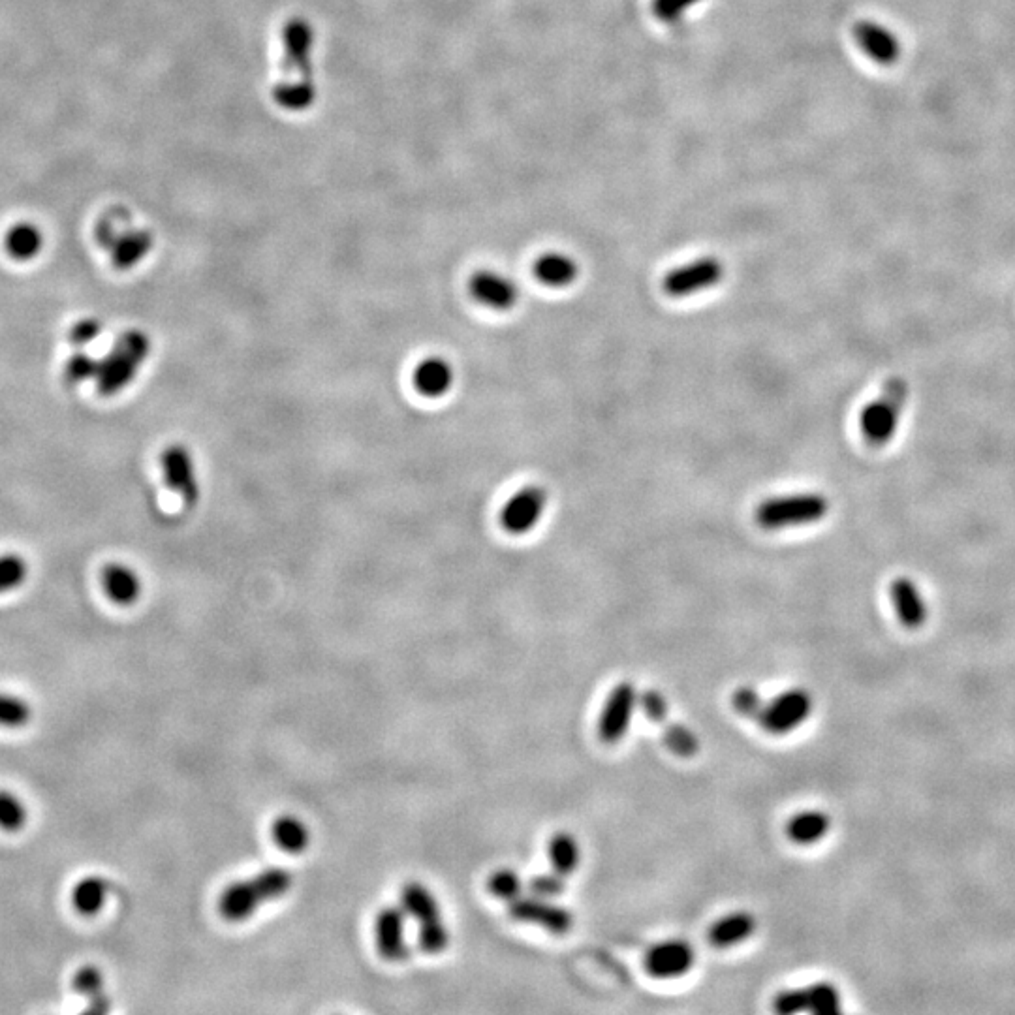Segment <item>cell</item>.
<instances>
[{"instance_id": "obj_34", "label": "cell", "mask_w": 1015, "mask_h": 1015, "mask_svg": "<svg viewBox=\"0 0 1015 1015\" xmlns=\"http://www.w3.org/2000/svg\"><path fill=\"white\" fill-rule=\"evenodd\" d=\"M664 743L668 749L672 750L673 754H677L681 758H690L700 750L698 737L683 724H670L664 730Z\"/></svg>"}, {"instance_id": "obj_29", "label": "cell", "mask_w": 1015, "mask_h": 1015, "mask_svg": "<svg viewBox=\"0 0 1015 1015\" xmlns=\"http://www.w3.org/2000/svg\"><path fill=\"white\" fill-rule=\"evenodd\" d=\"M130 226V215L123 209H111L108 215H104L96 224V241L100 247L106 250L111 249L115 239L125 232Z\"/></svg>"}, {"instance_id": "obj_1", "label": "cell", "mask_w": 1015, "mask_h": 1015, "mask_svg": "<svg viewBox=\"0 0 1015 1015\" xmlns=\"http://www.w3.org/2000/svg\"><path fill=\"white\" fill-rule=\"evenodd\" d=\"M294 880L292 875L279 867H271L247 880H239L222 891L219 912L228 922H243L256 914L264 903L284 897Z\"/></svg>"}, {"instance_id": "obj_35", "label": "cell", "mask_w": 1015, "mask_h": 1015, "mask_svg": "<svg viewBox=\"0 0 1015 1015\" xmlns=\"http://www.w3.org/2000/svg\"><path fill=\"white\" fill-rule=\"evenodd\" d=\"M98 373V360L85 352H76L70 360L66 361L64 367V380L72 386L83 384L87 380H94Z\"/></svg>"}, {"instance_id": "obj_21", "label": "cell", "mask_w": 1015, "mask_h": 1015, "mask_svg": "<svg viewBox=\"0 0 1015 1015\" xmlns=\"http://www.w3.org/2000/svg\"><path fill=\"white\" fill-rule=\"evenodd\" d=\"M536 279L551 288H566L578 281V262L563 252H547L534 262Z\"/></svg>"}, {"instance_id": "obj_10", "label": "cell", "mask_w": 1015, "mask_h": 1015, "mask_svg": "<svg viewBox=\"0 0 1015 1015\" xmlns=\"http://www.w3.org/2000/svg\"><path fill=\"white\" fill-rule=\"evenodd\" d=\"M160 465L164 472V482L170 491L179 495L187 506H194L200 499L198 470L192 453L185 446H170L160 457Z\"/></svg>"}, {"instance_id": "obj_7", "label": "cell", "mask_w": 1015, "mask_h": 1015, "mask_svg": "<svg viewBox=\"0 0 1015 1015\" xmlns=\"http://www.w3.org/2000/svg\"><path fill=\"white\" fill-rule=\"evenodd\" d=\"M547 508V491L542 485H525L506 500L500 512V525L504 531L523 536L531 532Z\"/></svg>"}, {"instance_id": "obj_14", "label": "cell", "mask_w": 1015, "mask_h": 1015, "mask_svg": "<svg viewBox=\"0 0 1015 1015\" xmlns=\"http://www.w3.org/2000/svg\"><path fill=\"white\" fill-rule=\"evenodd\" d=\"M890 600L897 619L908 630H920L929 617V608L916 581L899 576L890 583Z\"/></svg>"}, {"instance_id": "obj_26", "label": "cell", "mask_w": 1015, "mask_h": 1015, "mask_svg": "<svg viewBox=\"0 0 1015 1015\" xmlns=\"http://www.w3.org/2000/svg\"><path fill=\"white\" fill-rule=\"evenodd\" d=\"M547 856L555 873L563 876L572 875L581 861V850L576 837L568 831L555 833L547 843Z\"/></svg>"}, {"instance_id": "obj_4", "label": "cell", "mask_w": 1015, "mask_h": 1015, "mask_svg": "<svg viewBox=\"0 0 1015 1015\" xmlns=\"http://www.w3.org/2000/svg\"><path fill=\"white\" fill-rule=\"evenodd\" d=\"M906 399H908V384L905 378L891 376L884 384L880 395L869 405L863 406L859 414V431L871 446L882 448L890 444L891 438L897 435Z\"/></svg>"}, {"instance_id": "obj_37", "label": "cell", "mask_w": 1015, "mask_h": 1015, "mask_svg": "<svg viewBox=\"0 0 1015 1015\" xmlns=\"http://www.w3.org/2000/svg\"><path fill=\"white\" fill-rule=\"evenodd\" d=\"M527 888L532 895L553 899V897H559L566 890V876L559 875L555 871L546 873V875L532 876Z\"/></svg>"}, {"instance_id": "obj_27", "label": "cell", "mask_w": 1015, "mask_h": 1015, "mask_svg": "<svg viewBox=\"0 0 1015 1015\" xmlns=\"http://www.w3.org/2000/svg\"><path fill=\"white\" fill-rule=\"evenodd\" d=\"M108 882L102 876H85L72 893V903L81 916H94L102 910L108 897Z\"/></svg>"}, {"instance_id": "obj_18", "label": "cell", "mask_w": 1015, "mask_h": 1015, "mask_svg": "<svg viewBox=\"0 0 1015 1015\" xmlns=\"http://www.w3.org/2000/svg\"><path fill=\"white\" fill-rule=\"evenodd\" d=\"M153 249V235L147 230L128 226L111 245V262L117 269H132L147 258Z\"/></svg>"}, {"instance_id": "obj_9", "label": "cell", "mask_w": 1015, "mask_h": 1015, "mask_svg": "<svg viewBox=\"0 0 1015 1015\" xmlns=\"http://www.w3.org/2000/svg\"><path fill=\"white\" fill-rule=\"evenodd\" d=\"M638 705V692L632 681H623L609 692L598 720V735L604 743L615 745L625 737Z\"/></svg>"}, {"instance_id": "obj_23", "label": "cell", "mask_w": 1015, "mask_h": 1015, "mask_svg": "<svg viewBox=\"0 0 1015 1015\" xmlns=\"http://www.w3.org/2000/svg\"><path fill=\"white\" fill-rule=\"evenodd\" d=\"M74 989L83 999H87V1014H108L111 1000L104 989V974L94 965H85L74 976Z\"/></svg>"}, {"instance_id": "obj_28", "label": "cell", "mask_w": 1015, "mask_h": 1015, "mask_svg": "<svg viewBox=\"0 0 1015 1015\" xmlns=\"http://www.w3.org/2000/svg\"><path fill=\"white\" fill-rule=\"evenodd\" d=\"M29 576V564L17 553L0 555V594L19 589Z\"/></svg>"}, {"instance_id": "obj_15", "label": "cell", "mask_w": 1015, "mask_h": 1015, "mask_svg": "<svg viewBox=\"0 0 1015 1015\" xmlns=\"http://www.w3.org/2000/svg\"><path fill=\"white\" fill-rule=\"evenodd\" d=\"M854 38L861 51L878 64H893L901 57V42L893 32L871 19L858 21Z\"/></svg>"}, {"instance_id": "obj_38", "label": "cell", "mask_w": 1015, "mask_h": 1015, "mask_svg": "<svg viewBox=\"0 0 1015 1015\" xmlns=\"http://www.w3.org/2000/svg\"><path fill=\"white\" fill-rule=\"evenodd\" d=\"M764 705L766 703H764L760 692L756 688L741 687L739 690H735L734 707L741 717L758 720Z\"/></svg>"}, {"instance_id": "obj_22", "label": "cell", "mask_w": 1015, "mask_h": 1015, "mask_svg": "<svg viewBox=\"0 0 1015 1015\" xmlns=\"http://www.w3.org/2000/svg\"><path fill=\"white\" fill-rule=\"evenodd\" d=\"M4 249L17 262H31L44 249V234L32 222H19L6 232Z\"/></svg>"}, {"instance_id": "obj_32", "label": "cell", "mask_w": 1015, "mask_h": 1015, "mask_svg": "<svg viewBox=\"0 0 1015 1015\" xmlns=\"http://www.w3.org/2000/svg\"><path fill=\"white\" fill-rule=\"evenodd\" d=\"M487 890L502 901H514L523 893V880L514 869H499L487 878Z\"/></svg>"}, {"instance_id": "obj_25", "label": "cell", "mask_w": 1015, "mask_h": 1015, "mask_svg": "<svg viewBox=\"0 0 1015 1015\" xmlns=\"http://www.w3.org/2000/svg\"><path fill=\"white\" fill-rule=\"evenodd\" d=\"M271 837L275 844L288 854H301L311 843V831L297 816H279L273 822Z\"/></svg>"}, {"instance_id": "obj_39", "label": "cell", "mask_w": 1015, "mask_h": 1015, "mask_svg": "<svg viewBox=\"0 0 1015 1015\" xmlns=\"http://www.w3.org/2000/svg\"><path fill=\"white\" fill-rule=\"evenodd\" d=\"M104 331V324L96 318H83L76 322L72 328H70V343L78 348H85L89 344L94 343Z\"/></svg>"}, {"instance_id": "obj_11", "label": "cell", "mask_w": 1015, "mask_h": 1015, "mask_svg": "<svg viewBox=\"0 0 1015 1015\" xmlns=\"http://www.w3.org/2000/svg\"><path fill=\"white\" fill-rule=\"evenodd\" d=\"M696 963V952L685 940H666L645 953L643 965L649 976L672 980L685 976Z\"/></svg>"}, {"instance_id": "obj_3", "label": "cell", "mask_w": 1015, "mask_h": 1015, "mask_svg": "<svg viewBox=\"0 0 1015 1015\" xmlns=\"http://www.w3.org/2000/svg\"><path fill=\"white\" fill-rule=\"evenodd\" d=\"M829 514V500L822 493L805 491L771 497L756 506L754 519L766 531H781L820 523Z\"/></svg>"}, {"instance_id": "obj_19", "label": "cell", "mask_w": 1015, "mask_h": 1015, "mask_svg": "<svg viewBox=\"0 0 1015 1015\" xmlns=\"http://www.w3.org/2000/svg\"><path fill=\"white\" fill-rule=\"evenodd\" d=\"M102 585L108 598L117 606H132L141 596L140 576L126 564L106 566L102 572Z\"/></svg>"}, {"instance_id": "obj_12", "label": "cell", "mask_w": 1015, "mask_h": 1015, "mask_svg": "<svg viewBox=\"0 0 1015 1015\" xmlns=\"http://www.w3.org/2000/svg\"><path fill=\"white\" fill-rule=\"evenodd\" d=\"M406 912L403 906H386L378 912L375 920V940L378 953L391 963L408 959L406 942Z\"/></svg>"}, {"instance_id": "obj_20", "label": "cell", "mask_w": 1015, "mask_h": 1015, "mask_svg": "<svg viewBox=\"0 0 1015 1015\" xmlns=\"http://www.w3.org/2000/svg\"><path fill=\"white\" fill-rule=\"evenodd\" d=\"M754 931L756 918L750 912H734L711 925V929L707 931V940L711 946L724 950L745 942L754 935Z\"/></svg>"}, {"instance_id": "obj_17", "label": "cell", "mask_w": 1015, "mask_h": 1015, "mask_svg": "<svg viewBox=\"0 0 1015 1015\" xmlns=\"http://www.w3.org/2000/svg\"><path fill=\"white\" fill-rule=\"evenodd\" d=\"M401 906H403L406 916H410L412 920L420 923L418 929H427V927L446 923L442 920L440 906H438L437 897L433 895V891L427 890L423 884H418V882H410L403 888Z\"/></svg>"}, {"instance_id": "obj_31", "label": "cell", "mask_w": 1015, "mask_h": 1015, "mask_svg": "<svg viewBox=\"0 0 1015 1015\" xmlns=\"http://www.w3.org/2000/svg\"><path fill=\"white\" fill-rule=\"evenodd\" d=\"M809 993H811L809 1014L831 1015L841 1012V993L835 985L818 982L809 987Z\"/></svg>"}, {"instance_id": "obj_5", "label": "cell", "mask_w": 1015, "mask_h": 1015, "mask_svg": "<svg viewBox=\"0 0 1015 1015\" xmlns=\"http://www.w3.org/2000/svg\"><path fill=\"white\" fill-rule=\"evenodd\" d=\"M811 713V694L803 688H792L764 705L758 724L767 734L786 735L799 728Z\"/></svg>"}, {"instance_id": "obj_2", "label": "cell", "mask_w": 1015, "mask_h": 1015, "mask_svg": "<svg viewBox=\"0 0 1015 1015\" xmlns=\"http://www.w3.org/2000/svg\"><path fill=\"white\" fill-rule=\"evenodd\" d=\"M151 354V339L140 329H128L113 344L110 354L98 360L96 390L110 397L117 395L132 384L138 376L141 365Z\"/></svg>"}, {"instance_id": "obj_36", "label": "cell", "mask_w": 1015, "mask_h": 1015, "mask_svg": "<svg viewBox=\"0 0 1015 1015\" xmlns=\"http://www.w3.org/2000/svg\"><path fill=\"white\" fill-rule=\"evenodd\" d=\"M811 1008V993L809 987L803 989H788L782 991L773 999V1010L781 1015L801 1014L809 1012Z\"/></svg>"}, {"instance_id": "obj_30", "label": "cell", "mask_w": 1015, "mask_h": 1015, "mask_svg": "<svg viewBox=\"0 0 1015 1015\" xmlns=\"http://www.w3.org/2000/svg\"><path fill=\"white\" fill-rule=\"evenodd\" d=\"M27 824L25 803L12 792L0 790V828L16 833Z\"/></svg>"}, {"instance_id": "obj_33", "label": "cell", "mask_w": 1015, "mask_h": 1015, "mask_svg": "<svg viewBox=\"0 0 1015 1015\" xmlns=\"http://www.w3.org/2000/svg\"><path fill=\"white\" fill-rule=\"evenodd\" d=\"M32 709L29 703L12 694L0 692V726L2 728H21L31 722Z\"/></svg>"}, {"instance_id": "obj_40", "label": "cell", "mask_w": 1015, "mask_h": 1015, "mask_svg": "<svg viewBox=\"0 0 1015 1015\" xmlns=\"http://www.w3.org/2000/svg\"><path fill=\"white\" fill-rule=\"evenodd\" d=\"M638 703L645 717L653 722H662L668 715V702L664 694L658 690H645L638 698Z\"/></svg>"}, {"instance_id": "obj_16", "label": "cell", "mask_w": 1015, "mask_h": 1015, "mask_svg": "<svg viewBox=\"0 0 1015 1015\" xmlns=\"http://www.w3.org/2000/svg\"><path fill=\"white\" fill-rule=\"evenodd\" d=\"M455 371L452 363L444 358H425L414 371V386L425 397L438 399L452 390Z\"/></svg>"}, {"instance_id": "obj_24", "label": "cell", "mask_w": 1015, "mask_h": 1015, "mask_svg": "<svg viewBox=\"0 0 1015 1015\" xmlns=\"http://www.w3.org/2000/svg\"><path fill=\"white\" fill-rule=\"evenodd\" d=\"M831 829V818L824 811H803L794 814L786 824V837L792 843L807 844L822 841Z\"/></svg>"}, {"instance_id": "obj_41", "label": "cell", "mask_w": 1015, "mask_h": 1015, "mask_svg": "<svg viewBox=\"0 0 1015 1015\" xmlns=\"http://www.w3.org/2000/svg\"><path fill=\"white\" fill-rule=\"evenodd\" d=\"M698 0H655L653 12L662 21H673L683 16L690 6H694Z\"/></svg>"}, {"instance_id": "obj_6", "label": "cell", "mask_w": 1015, "mask_h": 1015, "mask_svg": "<svg viewBox=\"0 0 1015 1015\" xmlns=\"http://www.w3.org/2000/svg\"><path fill=\"white\" fill-rule=\"evenodd\" d=\"M724 279V266L717 258L705 256L688 264L672 269L664 281L662 290L666 296L688 297L717 286Z\"/></svg>"}, {"instance_id": "obj_13", "label": "cell", "mask_w": 1015, "mask_h": 1015, "mask_svg": "<svg viewBox=\"0 0 1015 1015\" xmlns=\"http://www.w3.org/2000/svg\"><path fill=\"white\" fill-rule=\"evenodd\" d=\"M470 296L493 311H510L519 301L516 282L497 271H478L470 277Z\"/></svg>"}, {"instance_id": "obj_8", "label": "cell", "mask_w": 1015, "mask_h": 1015, "mask_svg": "<svg viewBox=\"0 0 1015 1015\" xmlns=\"http://www.w3.org/2000/svg\"><path fill=\"white\" fill-rule=\"evenodd\" d=\"M508 914L521 923H531L553 935H566L574 927V916L568 908L555 905L538 895H519L508 903Z\"/></svg>"}]
</instances>
